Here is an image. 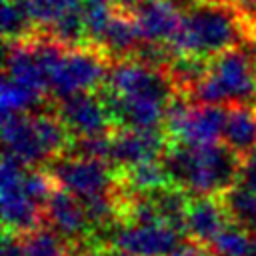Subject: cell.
Returning <instances> with one entry per match:
<instances>
[{"label": "cell", "instance_id": "6da1fadb", "mask_svg": "<svg viewBox=\"0 0 256 256\" xmlns=\"http://www.w3.org/2000/svg\"><path fill=\"white\" fill-rule=\"evenodd\" d=\"M250 16L228 0H198L182 14V24L170 42L172 52L214 58L252 38Z\"/></svg>", "mask_w": 256, "mask_h": 256}, {"label": "cell", "instance_id": "7a4b0ae2", "mask_svg": "<svg viewBox=\"0 0 256 256\" xmlns=\"http://www.w3.org/2000/svg\"><path fill=\"white\" fill-rule=\"evenodd\" d=\"M162 162L172 184L192 196H218L238 182L242 156L220 142L182 144L170 140Z\"/></svg>", "mask_w": 256, "mask_h": 256}, {"label": "cell", "instance_id": "3957f363", "mask_svg": "<svg viewBox=\"0 0 256 256\" xmlns=\"http://www.w3.org/2000/svg\"><path fill=\"white\" fill-rule=\"evenodd\" d=\"M200 104H252L256 102V58L240 44L210 58L208 74L190 92Z\"/></svg>", "mask_w": 256, "mask_h": 256}, {"label": "cell", "instance_id": "277c9868", "mask_svg": "<svg viewBox=\"0 0 256 256\" xmlns=\"http://www.w3.org/2000/svg\"><path fill=\"white\" fill-rule=\"evenodd\" d=\"M112 60L94 44L64 48L58 62L48 72L50 94L56 100L76 92L100 90L106 84Z\"/></svg>", "mask_w": 256, "mask_h": 256}, {"label": "cell", "instance_id": "5b68a950", "mask_svg": "<svg viewBox=\"0 0 256 256\" xmlns=\"http://www.w3.org/2000/svg\"><path fill=\"white\" fill-rule=\"evenodd\" d=\"M46 170L52 174L58 186L70 190L80 200L114 190L120 184L118 168L112 162L100 158L62 154L48 162Z\"/></svg>", "mask_w": 256, "mask_h": 256}, {"label": "cell", "instance_id": "8992f818", "mask_svg": "<svg viewBox=\"0 0 256 256\" xmlns=\"http://www.w3.org/2000/svg\"><path fill=\"white\" fill-rule=\"evenodd\" d=\"M102 88L118 96L148 98L158 100L162 104H168V100L178 92L166 68L146 64L138 58L114 60L110 64L108 78Z\"/></svg>", "mask_w": 256, "mask_h": 256}, {"label": "cell", "instance_id": "52a82bcc", "mask_svg": "<svg viewBox=\"0 0 256 256\" xmlns=\"http://www.w3.org/2000/svg\"><path fill=\"white\" fill-rule=\"evenodd\" d=\"M26 168L20 160L4 152L0 166V204L4 230L10 232H30L44 226V208L26 194L22 184Z\"/></svg>", "mask_w": 256, "mask_h": 256}, {"label": "cell", "instance_id": "ba28073f", "mask_svg": "<svg viewBox=\"0 0 256 256\" xmlns=\"http://www.w3.org/2000/svg\"><path fill=\"white\" fill-rule=\"evenodd\" d=\"M102 234L104 236L96 238L98 244L136 256H170L174 248L186 238L180 230L164 222H156V224L124 222L108 228Z\"/></svg>", "mask_w": 256, "mask_h": 256}, {"label": "cell", "instance_id": "9c48e42d", "mask_svg": "<svg viewBox=\"0 0 256 256\" xmlns=\"http://www.w3.org/2000/svg\"><path fill=\"white\" fill-rule=\"evenodd\" d=\"M54 112L68 128L70 136H92L116 128L100 92H76L56 102Z\"/></svg>", "mask_w": 256, "mask_h": 256}, {"label": "cell", "instance_id": "30bf717a", "mask_svg": "<svg viewBox=\"0 0 256 256\" xmlns=\"http://www.w3.org/2000/svg\"><path fill=\"white\" fill-rule=\"evenodd\" d=\"M2 140L4 152L20 160L28 168L46 166L52 162V154L48 152L38 126L34 112H16L2 116Z\"/></svg>", "mask_w": 256, "mask_h": 256}, {"label": "cell", "instance_id": "8fae6325", "mask_svg": "<svg viewBox=\"0 0 256 256\" xmlns=\"http://www.w3.org/2000/svg\"><path fill=\"white\" fill-rule=\"evenodd\" d=\"M170 136L162 128H114L110 162L116 168H128L144 160L162 158Z\"/></svg>", "mask_w": 256, "mask_h": 256}, {"label": "cell", "instance_id": "7c38bea8", "mask_svg": "<svg viewBox=\"0 0 256 256\" xmlns=\"http://www.w3.org/2000/svg\"><path fill=\"white\" fill-rule=\"evenodd\" d=\"M44 222L70 244H80L94 234L84 202L62 186H56L48 196L44 204Z\"/></svg>", "mask_w": 256, "mask_h": 256}, {"label": "cell", "instance_id": "4fadbf2b", "mask_svg": "<svg viewBox=\"0 0 256 256\" xmlns=\"http://www.w3.org/2000/svg\"><path fill=\"white\" fill-rule=\"evenodd\" d=\"M180 10L172 0H140L132 10L140 40L170 46L182 24Z\"/></svg>", "mask_w": 256, "mask_h": 256}, {"label": "cell", "instance_id": "5bb4252c", "mask_svg": "<svg viewBox=\"0 0 256 256\" xmlns=\"http://www.w3.org/2000/svg\"><path fill=\"white\" fill-rule=\"evenodd\" d=\"M0 256H72V244L48 224L30 232L4 230Z\"/></svg>", "mask_w": 256, "mask_h": 256}, {"label": "cell", "instance_id": "9a60e30c", "mask_svg": "<svg viewBox=\"0 0 256 256\" xmlns=\"http://www.w3.org/2000/svg\"><path fill=\"white\" fill-rule=\"evenodd\" d=\"M228 106L194 102L172 142L182 144H212L224 136Z\"/></svg>", "mask_w": 256, "mask_h": 256}, {"label": "cell", "instance_id": "2e32d148", "mask_svg": "<svg viewBox=\"0 0 256 256\" xmlns=\"http://www.w3.org/2000/svg\"><path fill=\"white\" fill-rule=\"evenodd\" d=\"M230 222L220 196H192L186 208L184 230L186 236L202 244H210L212 238Z\"/></svg>", "mask_w": 256, "mask_h": 256}, {"label": "cell", "instance_id": "e0dca14e", "mask_svg": "<svg viewBox=\"0 0 256 256\" xmlns=\"http://www.w3.org/2000/svg\"><path fill=\"white\" fill-rule=\"evenodd\" d=\"M140 42L142 40H140L132 12H126L118 6H114L108 26L96 46L114 62V60H122V58H132L134 52L138 50Z\"/></svg>", "mask_w": 256, "mask_h": 256}, {"label": "cell", "instance_id": "ac0fdd59", "mask_svg": "<svg viewBox=\"0 0 256 256\" xmlns=\"http://www.w3.org/2000/svg\"><path fill=\"white\" fill-rule=\"evenodd\" d=\"M224 144L246 158L256 152V108L250 104H230L224 126Z\"/></svg>", "mask_w": 256, "mask_h": 256}, {"label": "cell", "instance_id": "d6986e66", "mask_svg": "<svg viewBox=\"0 0 256 256\" xmlns=\"http://www.w3.org/2000/svg\"><path fill=\"white\" fill-rule=\"evenodd\" d=\"M118 172H120V184L126 190L136 192V194H146L166 184H172L162 158L144 160L128 168H118Z\"/></svg>", "mask_w": 256, "mask_h": 256}, {"label": "cell", "instance_id": "ffe728a7", "mask_svg": "<svg viewBox=\"0 0 256 256\" xmlns=\"http://www.w3.org/2000/svg\"><path fill=\"white\" fill-rule=\"evenodd\" d=\"M218 196L226 208L228 218L254 234L256 232V192L236 182L234 186L226 188Z\"/></svg>", "mask_w": 256, "mask_h": 256}, {"label": "cell", "instance_id": "44dd1931", "mask_svg": "<svg viewBox=\"0 0 256 256\" xmlns=\"http://www.w3.org/2000/svg\"><path fill=\"white\" fill-rule=\"evenodd\" d=\"M50 96L38 94L22 84H18L16 80L4 76L2 82V92H0V108H2V116L6 114H16V112H42L48 108H40L48 104Z\"/></svg>", "mask_w": 256, "mask_h": 256}, {"label": "cell", "instance_id": "7402d4cb", "mask_svg": "<svg viewBox=\"0 0 256 256\" xmlns=\"http://www.w3.org/2000/svg\"><path fill=\"white\" fill-rule=\"evenodd\" d=\"M212 256H250L252 252V232L236 222H228L208 244Z\"/></svg>", "mask_w": 256, "mask_h": 256}, {"label": "cell", "instance_id": "603a6c76", "mask_svg": "<svg viewBox=\"0 0 256 256\" xmlns=\"http://www.w3.org/2000/svg\"><path fill=\"white\" fill-rule=\"evenodd\" d=\"M28 6L36 28L44 32L68 14L84 10V0H28Z\"/></svg>", "mask_w": 256, "mask_h": 256}, {"label": "cell", "instance_id": "cb8c5ba5", "mask_svg": "<svg viewBox=\"0 0 256 256\" xmlns=\"http://www.w3.org/2000/svg\"><path fill=\"white\" fill-rule=\"evenodd\" d=\"M238 184H242L244 188L256 192V152L250 154V156H246V158H242Z\"/></svg>", "mask_w": 256, "mask_h": 256}, {"label": "cell", "instance_id": "d4e9b609", "mask_svg": "<svg viewBox=\"0 0 256 256\" xmlns=\"http://www.w3.org/2000/svg\"><path fill=\"white\" fill-rule=\"evenodd\" d=\"M170 256H212V252H210V248H208L206 244H202V242L192 240V238L186 236V238L174 248V252H172Z\"/></svg>", "mask_w": 256, "mask_h": 256}, {"label": "cell", "instance_id": "484cf974", "mask_svg": "<svg viewBox=\"0 0 256 256\" xmlns=\"http://www.w3.org/2000/svg\"><path fill=\"white\" fill-rule=\"evenodd\" d=\"M228 2L236 4V6H238V8H242L246 14H250V12L256 8V0H228Z\"/></svg>", "mask_w": 256, "mask_h": 256}, {"label": "cell", "instance_id": "4316f807", "mask_svg": "<svg viewBox=\"0 0 256 256\" xmlns=\"http://www.w3.org/2000/svg\"><path fill=\"white\" fill-rule=\"evenodd\" d=\"M250 256H256V232L252 234V252H250Z\"/></svg>", "mask_w": 256, "mask_h": 256}, {"label": "cell", "instance_id": "83f0119b", "mask_svg": "<svg viewBox=\"0 0 256 256\" xmlns=\"http://www.w3.org/2000/svg\"><path fill=\"white\" fill-rule=\"evenodd\" d=\"M120 256H136V254H124V252H118Z\"/></svg>", "mask_w": 256, "mask_h": 256}]
</instances>
